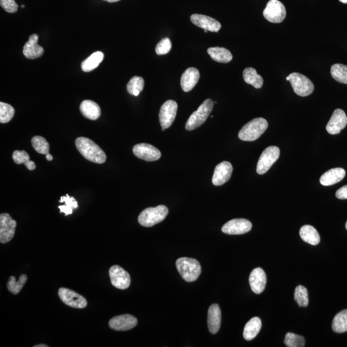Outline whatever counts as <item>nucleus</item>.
<instances>
[{
  "label": "nucleus",
  "mask_w": 347,
  "mask_h": 347,
  "mask_svg": "<svg viewBox=\"0 0 347 347\" xmlns=\"http://www.w3.org/2000/svg\"><path fill=\"white\" fill-rule=\"evenodd\" d=\"M75 145L79 152L88 160L99 164L104 163L106 161V155L104 150L90 139L79 137L75 140Z\"/></svg>",
  "instance_id": "f257e3e1"
},
{
  "label": "nucleus",
  "mask_w": 347,
  "mask_h": 347,
  "mask_svg": "<svg viewBox=\"0 0 347 347\" xmlns=\"http://www.w3.org/2000/svg\"><path fill=\"white\" fill-rule=\"evenodd\" d=\"M268 127V123L263 118H255L246 124L239 132L241 140L253 141L257 140Z\"/></svg>",
  "instance_id": "f03ea898"
},
{
  "label": "nucleus",
  "mask_w": 347,
  "mask_h": 347,
  "mask_svg": "<svg viewBox=\"0 0 347 347\" xmlns=\"http://www.w3.org/2000/svg\"><path fill=\"white\" fill-rule=\"evenodd\" d=\"M176 264L180 275L186 282L196 281L202 273V267L196 259L182 257L177 260Z\"/></svg>",
  "instance_id": "7ed1b4c3"
},
{
  "label": "nucleus",
  "mask_w": 347,
  "mask_h": 347,
  "mask_svg": "<svg viewBox=\"0 0 347 347\" xmlns=\"http://www.w3.org/2000/svg\"><path fill=\"white\" fill-rule=\"evenodd\" d=\"M168 214L167 207L159 205L156 207L147 208L141 212L138 217V223L144 227H151L162 222Z\"/></svg>",
  "instance_id": "20e7f679"
},
{
  "label": "nucleus",
  "mask_w": 347,
  "mask_h": 347,
  "mask_svg": "<svg viewBox=\"0 0 347 347\" xmlns=\"http://www.w3.org/2000/svg\"><path fill=\"white\" fill-rule=\"evenodd\" d=\"M214 108V102L211 99H207L199 107L198 110L192 114L187 120L186 129L187 131H193L204 124Z\"/></svg>",
  "instance_id": "39448f33"
},
{
  "label": "nucleus",
  "mask_w": 347,
  "mask_h": 347,
  "mask_svg": "<svg viewBox=\"0 0 347 347\" xmlns=\"http://www.w3.org/2000/svg\"><path fill=\"white\" fill-rule=\"evenodd\" d=\"M286 79L291 83L296 94L300 97H307L313 92V83L304 75L296 72L292 73L286 77Z\"/></svg>",
  "instance_id": "423d86ee"
},
{
  "label": "nucleus",
  "mask_w": 347,
  "mask_h": 347,
  "mask_svg": "<svg viewBox=\"0 0 347 347\" xmlns=\"http://www.w3.org/2000/svg\"><path fill=\"white\" fill-rule=\"evenodd\" d=\"M280 150L276 146L267 147L260 155L257 166V172L260 175H264L279 158Z\"/></svg>",
  "instance_id": "0eeeda50"
},
{
  "label": "nucleus",
  "mask_w": 347,
  "mask_h": 347,
  "mask_svg": "<svg viewBox=\"0 0 347 347\" xmlns=\"http://www.w3.org/2000/svg\"><path fill=\"white\" fill-rule=\"evenodd\" d=\"M264 17L268 22L273 24H280L286 17V10L284 5L278 0H270L267 4L263 11Z\"/></svg>",
  "instance_id": "6e6552de"
},
{
  "label": "nucleus",
  "mask_w": 347,
  "mask_h": 347,
  "mask_svg": "<svg viewBox=\"0 0 347 347\" xmlns=\"http://www.w3.org/2000/svg\"><path fill=\"white\" fill-rule=\"evenodd\" d=\"M178 111V104L175 100H168L162 105L159 111V119L162 131H165L173 124Z\"/></svg>",
  "instance_id": "1a4fd4ad"
},
{
  "label": "nucleus",
  "mask_w": 347,
  "mask_h": 347,
  "mask_svg": "<svg viewBox=\"0 0 347 347\" xmlns=\"http://www.w3.org/2000/svg\"><path fill=\"white\" fill-rule=\"evenodd\" d=\"M17 223L9 214L0 215V242L6 244L10 242L15 236Z\"/></svg>",
  "instance_id": "9d476101"
},
{
  "label": "nucleus",
  "mask_w": 347,
  "mask_h": 347,
  "mask_svg": "<svg viewBox=\"0 0 347 347\" xmlns=\"http://www.w3.org/2000/svg\"><path fill=\"white\" fill-rule=\"evenodd\" d=\"M58 294L62 302L70 307L83 309L88 303L86 299L81 294L65 287H61L59 289Z\"/></svg>",
  "instance_id": "9b49d317"
},
{
  "label": "nucleus",
  "mask_w": 347,
  "mask_h": 347,
  "mask_svg": "<svg viewBox=\"0 0 347 347\" xmlns=\"http://www.w3.org/2000/svg\"><path fill=\"white\" fill-rule=\"evenodd\" d=\"M109 277H110L112 285L116 288L126 289L131 284V277L129 274L121 268L119 266H113L109 269Z\"/></svg>",
  "instance_id": "f8f14e48"
},
{
  "label": "nucleus",
  "mask_w": 347,
  "mask_h": 347,
  "mask_svg": "<svg viewBox=\"0 0 347 347\" xmlns=\"http://www.w3.org/2000/svg\"><path fill=\"white\" fill-rule=\"evenodd\" d=\"M252 228V224L245 219H235L228 221L222 227V232L228 235L246 234Z\"/></svg>",
  "instance_id": "ddd939ff"
},
{
  "label": "nucleus",
  "mask_w": 347,
  "mask_h": 347,
  "mask_svg": "<svg viewBox=\"0 0 347 347\" xmlns=\"http://www.w3.org/2000/svg\"><path fill=\"white\" fill-rule=\"evenodd\" d=\"M134 154L138 158L147 161L158 160L161 154L157 148L148 143H139L132 149Z\"/></svg>",
  "instance_id": "4468645a"
},
{
  "label": "nucleus",
  "mask_w": 347,
  "mask_h": 347,
  "mask_svg": "<svg viewBox=\"0 0 347 347\" xmlns=\"http://www.w3.org/2000/svg\"><path fill=\"white\" fill-rule=\"evenodd\" d=\"M347 125V116L344 111L337 109L333 112L330 119L326 126V131L330 134H339Z\"/></svg>",
  "instance_id": "2eb2a0df"
},
{
  "label": "nucleus",
  "mask_w": 347,
  "mask_h": 347,
  "mask_svg": "<svg viewBox=\"0 0 347 347\" xmlns=\"http://www.w3.org/2000/svg\"><path fill=\"white\" fill-rule=\"evenodd\" d=\"M233 166L228 161H223L216 166L212 178V183L215 186H221L229 181L232 177Z\"/></svg>",
  "instance_id": "dca6fc26"
},
{
  "label": "nucleus",
  "mask_w": 347,
  "mask_h": 347,
  "mask_svg": "<svg viewBox=\"0 0 347 347\" xmlns=\"http://www.w3.org/2000/svg\"><path fill=\"white\" fill-rule=\"evenodd\" d=\"M138 320L130 314H123L114 317L109 322V327L117 331H125L135 327Z\"/></svg>",
  "instance_id": "f3484780"
},
{
  "label": "nucleus",
  "mask_w": 347,
  "mask_h": 347,
  "mask_svg": "<svg viewBox=\"0 0 347 347\" xmlns=\"http://www.w3.org/2000/svg\"><path fill=\"white\" fill-rule=\"evenodd\" d=\"M191 20L192 23L196 26L212 33H218L221 29L220 23L207 16L195 14L191 16Z\"/></svg>",
  "instance_id": "a211bd4d"
},
{
  "label": "nucleus",
  "mask_w": 347,
  "mask_h": 347,
  "mask_svg": "<svg viewBox=\"0 0 347 347\" xmlns=\"http://www.w3.org/2000/svg\"><path fill=\"white\" fill-rule=\"evenodd\" d=\"M249 282L251 288L255 294H260L264 291L266 287L267 278L263 269L257 268L251 272Z\"/></svg>",
  "instance_id": "6ab92c4d"
},
{
  "label": "nucleus",
  "mask_w": 347,
  "mask_h": 347,
  "mask_svg": "<svg viewBox=\"0 0 347 347\" xmlns=\"http://www.w3.org/2000/svg\"><path fill=\"white\" fill-rule=\"evenodd\" d=\"M39 36L34 34L30 36L29 42L26 43L23 50L25 58L29 59H36L42 57L44 54V49L38 44Z\"/></svg>",
  "instance_id": "aec40b11"
},
{
  "label": "nucleus",
  "mask_w": 347,
  "mask_h": 347,
  "mask_svg": "<svg viewBox=\"0 0 347 347\" xmlns=\"http://www.w3.org/2000/svg\"><path fill=\"white\" fill-rule=\"evenodd\" d=\"M200 74L197 68H189L183 74L181 78V86L185 92L191 91L198 83Z\"/></svg>",
  "instance_id": "412c9836"
},
{
  "label": "nucleus",
  "mask_w": 347,
  "mask_h": 347,
  "mask_svg": "<svg viewBox=\"0 0 347 347\" xmlns=\"http://www.w3.org/2000/svg\"><path fill=\"white\" fill-rule=\"evenodd\" d=\"M221 323V312L218 304H213L210 307L208 312V326L210 332L215 334L220 328Z\"/></svg>",
  "instance_id": "4be33fe9"
},
{
  "label": "nucleus",
  "mask_w": 347,
  "mask_h": 347,
  "mask_svg": "<svg viewBox=\"0 0 347 347\" xmlns=\"http://www.w3.org/2000/svg\"><path fill=\"white\" fill-rule=\"evenodd\" d=\"M345 170L342 168H331L324 173L319 180L323 186H330L341 182L345 177Z\"/></svg>",
  "instance_id": "5701e85b"
},
{
  "label": "nucleus",
  "mask_w": 347,
  "mask_h": 347,
  "mask_svg": "<svg viewBox=\"0 0 347 347\" xmlns=\"http://www.w3.org/2000/svg\"><path fill=\"white\" fill-rule=\"evenodd\" d=\"M80 111L84 117L91 120H97L101 115L99 104L90 100H85L80 105Z\"/></svg>",
  "instance_id": "b1692460"
},
{
  "label": "nucleus",
  "mask_w": 347,
  "mask_h": 347,
  "mask_svg": "<svg viewBox=\"0 0 347 347\" xmlns=\"http://www.w3.org/2000/svg\"><path fill=\"white\" fill-rule=\"evenodd\" d=\"M208 54L211 58L216 62L228 63L232 60L233 56L229 50L222 47L209 48L207 50Z\"/></svg>",
  "instance_id": "393cba45"
},
{
  "label": "nucleus",
  "mask_w": 347,
  "mask_h": 347,
  "mask_svg": "<svg viewBox=\"0 0 347 347\" xmlns=\"http://www.w3.org/2000/svg\"><path fill=\"white\" fill-rule=\"evenodd\" d=\"M300 236L303 241L311 245H318L320 242V236L318 231L310 225H305L301 228Z\"/></svg>",
  "instance_id": "a878e982"
},
{
  "label": "nucleus",
  "mask_w": 347,
  "mask_h": 347,
  "mask_svg": "<svg viewBox=\"0 0 347 347\" xmlns=\"http://www.w3.org/2000/svg\"><path fill=\"white\" fill-rule=\"evenodd\" d=\"M262 327V321L258 317H254L248 321L244 327L243 336L247 341L254 339Z\"/></svg>",
  "instance_id": "bb28decb"
},
{
  "label": "nucleus",
  "mask_w": 347,
  "mask_h": 347,
  "mask_svg": "<svg viewBox=\"0 0 347 347\" xmlns=\"http://www.w3.org/2000/svg\"><path fill=\"white\" fill-rule=\"evenodd\" d=\"M104 55L102 52H95L91 55L81 64V68L84 72H90L98 66L103 61Z\"/></svg>",
  "instance_id": "cd10ccee"
},
{
  "label": "nucleus",
  "mask_w": 347,
  "mask_h": 347,
  "mask_svg": "<svg viewBox=\"0 0 347 347\" xmlns=\"http://www.w3.org/2000/svg\"><path fill=\"white\" fill-rule=\"evenodd\" d=\"M243 78L244 81L255 88H261L264 84L263 78L257 74L256 70L253 68H247L244 70Z\"/></svg>",
  "instance_id": "c85d7f7f"
},
{
  "label": "nucleus",
  "mask_w": 347,
  "mask_h": 347,
  "mask_svg": "<svg viewBox=\"0 0 347 347\" xmlns=\"http://www.w3.org/2000/svg\"><path fill=\"white\" fill-rule=\"evenodd\" d=\"M332 330L336 333H343L347 331V309L342 310L335 315L332 321Z\"/></svg>",
  "instance_id": "c756f323"
},
{
  "label": "nucleus",
  "mask_w": 347,
  "mask_h": 347,
  "mask_svg": "<svg viewBox=\"0 0 347 347\" xmlns=\"http://www.w3.org/2000/svg\"><path fill=\"white\" fill-rule=\"evenodd\" d=\"M13 159L17 164H24L29 170H34L36 168V164L34 161L30 160V156L25 150H15L13 152Z\"/></svg>",
  "instance_id": "7c9ffc66"
},
{
  "label": "nucleus",
  "mask_w": 347,
  "mask_h": 347,
  "mask_svg": "<svg viewBox=\"0 0 347 347\" xmlns=\"http://www.w3.org/2000/svg\"><path fill=\"white\" fill-rule=\"evenodd\" d=\"M332 78L339 83L347 84V66L342 64H335L330 69Z\"/></svg>",
  "instance_id": "2f4dec72"
},
{
  "label": "nucleus",
  "mask_w": 347,
  "mask_h": 347,
  "mask_svg": "<svg viewBox=\"0 0 347 347\" xmlns=\"http://www.w3.org/2000/svg\"><path fill=\"white\" fill-rule=\"evenodd\" d=\"M144 84V80L142 77L134 76L127 84V90L130 95L137 97L142 91Z\"/></svg>",
  "instance_id": "473e14b6"
},
{
  "label": "nucleus",
  "mask_w": 347,
  "mask_h": 347,
  "mask_svg": "<svg viewBox=\"0 0 347 347\" xmlns=\"http://www.w3.org/2000/svg\"><path fill=\"white\" fill-rule=\"evenodd\" d=\"M27 276L26 275H22L20 276L19 280L17 281V279L15 277H11L9 278L8 282V288L9 291L13 294H17L21 291L23 287H24L25 283L27 282Z\"/></svg>",
  "instance_id": "72a5a7b5"
},
{
  "label": "nucleus",
  "mask_w": 347,
  "mask_h": 347,
  "mask_svg": "<svg viewBox=\"0 0 347 347\" xmlns=\"http://www.w3.org/2000/svg\"><path fill=\"white\" fill-rule=\"evenodd\" d=\"M294 297L300 307H306L309 304V294L307 289L303 285L296 287Z\"/></svg>",
  "instance_id": "f704fd0d"
},
{
  "label": "nucleus",
  "mask_w": 347,
  "mask_h": 347,
  "mask_svg": "<svg viewBox=\"0 0 347 347\" xmlns=\"http://www.w3.org/2000/svg\"><path fill=\"white\" fill-rule=\"evenodd\" d=\"M15 109L10 104L0 102V122L6 124L10 122L15 115Z\"/></svg>",
  "instance_id": "c9c22d12"
},
{
  "label": "nucleus",
  "mask_w": 347,
  "mask_h": 347,
  "mask_svg": "<svg viewBox=\"0 0 347 347\" xmlns=\"http://www.w3.org/2000/svg\"><path fill=\"white\" fill-rule=\"evenodd\" d=\"M32 145L34 149L42 154H47L49 152V143L43 137L36 136L32 139Z\"/></svg>",
  "instance_id": "e433bc0d"
},
{
  "label": "nucleus",
  "mask_w": 347,
  "mask_h": 347,
  "mask_svg": "<svg viewBox=\"0 0 347 347\" xmlns=\"http://www.w3.org/2000/svg\"><path fill=\"white\" fill-rule=\"evenodd\" d=\"M305 338L302 335L288 332L285 335L284 343L288 347H303L305 346Z\"/></svg>",
  "instance_id": "4c0bfd02"
},
{
  "label": "nucleus",
  "mask_w": 347,
  "mask_h": 347,
  "mask_svg": "<svg viewBox=\"0 0 347 347\" xmlns=\"http://www.w3.org/2000/svg\"><path fill=\"white\" fill-rule=\"evenodd\" d=\"M171 48H172V43L169 39L166 38L163 39L157 43L155 50L157 55H165L170 52Z\"/></svg>",
  "instance_id": "58836bf2"
},
{
  "label": "nucleus",
  "mask_w": 347,
  "mask_h": 347,
  "mask_svg": "<svg viewBox=\"0 0 347 347\" xmlns=\"http://www.w3.org/2000/svg\"><path fill=\"white\" fill-rule=\"evenodd\" d=\"M0 5L9 13H15L18 11V6L15 0H0Z\"/></svg>",
  "instance_id": "ea45409f"
},
{
  "label": "nucleus",
  "mask_w": 347,
  "mask_h": 347,
  "mask_svg": "<svg viewBox=\"0 0 347 347\" xmlns=\"http://www.w3.org/2000/svg\"><path fill=\"white\" fill-rule=\"evenodd\" d=\"M59 202L65 203L66 205L72 208L73 209L78 208V203L75 200V199L74 197H70V196L68 195L61 197V200H59Z\"/></svg>",
  "instance_id": "a19ab883"
},
{
  "label": "nucleus",
  "mask_w": 347,
  "mask_h": 347,
  "mask_svg": "<svg viewBox=\"0 0 347 347\" xmlns=\"http://www.w3.org/2000/svg\"><path fill=\"white\" fill-rule=\"evenodd\" d=\"M335 196L339 200H347V186L338 189L335 193Z\"/></svg>",
  "instance_id": "79ce46f5"
},
{
  "label": "nucleus",
  "mask_w": 347,
  "mask_h": 347,
  "mask_svg": "<svg viewBox=\"0 0 347 347\" xmlns=\"http://www.w3.org/2000/svg\"><path fill=\"white\" fill-rule=\"evenodd\" d=\"M58 208L60 210V213H64L65 216L70 215L73 213V209L68 207L67 205H61Z\"/></svg>",
  "instance_id": "37998d69"
},
{
  "label": "nucleus",
  "mask_w": 347,
  "mask_h": 347,
  "mask_svg": "<svg viewBox=\"0 0 347 347\" xmlns=\"http://www.w3.org/2000/svg\"><path fill=\"white\" fill-rule=\"evenodd\" d=\"M46 158H47L48 161H52L53 159V157L49 153H48V154H46Z\"/></svg>",
  "instance_id": "c03bdc74"
},
{
  "label": "nucleus",
  "mask_w": 347,
  "mask_h": 347,
  "mask_svg": "<svg viewBox=\"0 0 347 347\" xmlns=\"http://www.w3.org/2000/svg\"><path fill=\"white\" fill-rule=\"evenodd\" d=\"M104 1L109 2V3H113V2H119L120 0H104Z\"/></svg>",
  "instance_id": "a18cd8bd"
},
{
  "label": "nucleus",
  "mask_w": 347,
  "mask_h": 347,
  "mask_svg": "<svg viewBox=\"0 0 347 347\" xmlns=\"http://www.w3.org/2000/svg\"><path fill=\"white\" fill-rule=\"evenodd\" d=\"M49 346L46 345L45 344H38V345H35L34 347H48Z\"/></svg>",
  "instance_id": "49530a36"
},
{
  "label": "nucleus",
  "mask_w": 347,
  "mask_h": 347,
  "mask_svg": "<svg viewBox=\"0 0 347 347\" xmlns=\"http://www.w3.org/2000/svg\"><path fill=\"white\" fill-rule=\"evenodd\" d=\"M339 1L343 4H347V0H339Z\"/></svg>",
  "instance_id": "de8ad7c7"
},
{
  "label": "nucleus",
  "mask_w": 347,
  "mask_h": 347,
  "mask_svg": "<svg viewBox=\"0 0 347 347\" xmlns=\"http://www.w3.org/2000/svg\"><path fill=\"white\" fill-rule=\"evenodd\" d=\"M345 228H346V229L347 230V221H346V223L345 224Z\"/></svg>",
  "instance_id": "09e8293b"
},
{
  "label": "nucleus",
  "mask_w": 347,
  "mask_h": 347,
  "mask_svg": "<svg viewBox=\"0 0 347 347\" xmlns=\"http://www.w3.org/2000/svg\"><path fill=\"white\" fill-rule=\"evenodd\" d=\"M22 8H25V6H24V5H23V6H22Z\"/></svg>",
  "instance_id": "8fccbe9b"
},
{
  "label": "nucleus",
  "mask_w": 347,
  "mask_h": 347,
  "mask_svg": "<svg viewBox=\"0 0 347 347\" xmlns=\"http://www.w3.org/2000/svg\"><path fill=\"white\" fill-rule=\"evenodd\" d=\"M207 30H205V33H207Z\"/></svg>",
  "instance_id": "3c124183"
}]
</instances>
